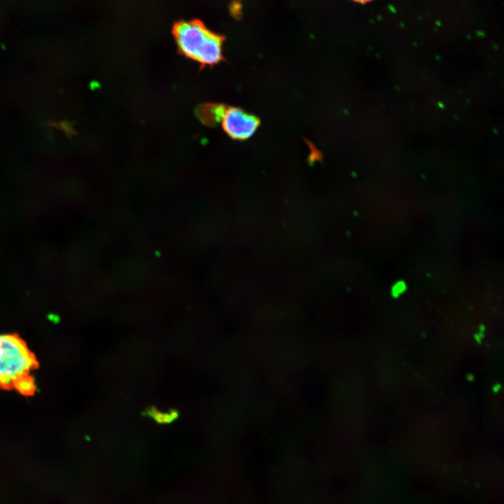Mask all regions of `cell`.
I'll return each instance as SVG.
<instances>
[{
  "label": "cell",
  "mask_w": 504,
  "mask_h": 504,
  "mask_svg": "<svg viewBox=\"0 0 504 504\" xmlns=\"http://www.w3.org/2000/svg\"><path fill=\"white\" fill-rule=\"evenodd\" d=\"M174 35L180 52L202 66H212L224 59V37L200 22H179L174 29Z\"/></svg>",
  "instance_id": "1"
},
{
  "label": "cell",
  "mask_w": 504,
  "mask_h": 504,
  "mask_svg": "<svg viewBox=\"0 0 504 504\" xmlns=\"http://www.w3.org/2000/svg\"><path fill=\"white\" fill-rule=\"evenodd\" d=\"M38 367L34 355L16 335H0V386L10 388L20 377Z\"/></svg>",
  "instance_id": "2"
},
{
  "label": "cell",
  "mask_w": 504,
  "mask_h": 504,
  "mask_svg": "<svg viewBox=\"0 0 504 504\" xmlns=\"http://www.w3.org/2000/svg\"><path fill=\"white\" fill-rule=\"evenodd\" d=\"M220 123L225 133L231 139L244 141L255 134L260 125V120L239 107L226 106Z\"/></svg>",
  "instance_id": "3"
},
{
  "label": "cell",
  "mask_w": 504,
  "mask_h": 504,
  "mask_svg": "<svg viewBox=\"0 0 504 504\" xmlns=\"http://www.w3.org/2000/svg\"><path fill=\"white\" fill-rule=\"evenodd\" d=\"M225 106L220 104H206L197 109V115L203 123L217 125L220 122Z\"/></svg>",
  "instance_id": "4"
},
{
  "label": "cell",
  "mask_w": 504,
  "mask_h": 504,
  "mask_svg": "<svg viewBox=\"0 0 504 504\" xmlns=\"http://www.w3.org/2000/svg\"><path fill=\"white\" fill-rule=\"evenodd\" d=\"M13 388L23 395H32L35 391L34 379L28 374L21 376L14 382Z\"/></svg>",
  "instance_id": "5"
},
{
  "label": "cell",
  "mask_w": 504,
  "mask_h": 504,
  "mask_svg": "<svg viewBox=\"0 0 504 504\" xmlns=\"http://www.w3.org/2000/svg\"><path fill=\"white\" fill-rule=\"evenodd\" d=\"M352 1L358 2V3L363 4V3H367V2L371 1L372 0H352Z\"/></svg>",
  "instance_id": "6"
}]
</instances>
